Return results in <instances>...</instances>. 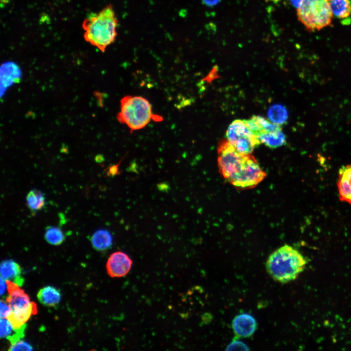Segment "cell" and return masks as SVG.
<instances>
[{"instance_id": "obj_1", "label": "cell", "mask_w": 351, "mask_h": 351, "mask_svg": "<svg viewBox=\"0 0 351 351\" xmlns=\"http://www.w3.org/2000/svg\"><path fill=\"white\" fill-rule=\"evenodd\" d=\"M217 155L219 172L235 187L241 189L255 187L266 176L251 154L239 152L227 138L219 142Z\"/></svg>"}, {"instance_id": "obj_2", "label": "cell", "mask_w": 351, "mask_h": 351, "mask_svg": "<svg viewBox=\"0 0 351 351\" xmlns=\"http://www.w3.org/2000/svg\"><path fill=\"white\" fill-rule=\"evenodd\" d=\"M118 20L111 4L98 13H92L82 24L84 39L104 52L113 43L117 36Z\"/></svg>"}, {"instance_id": "obj_3", "label": "cell", "mask_w": 351, "mask_h": 351, "mask_svg": "<svg viewBox=\"0 0 351 351\" xmlns=\"http://www.w3.org/2000/svg\"><path fill=\"white\" fill-rule=\"evenodd\" d=\"M306 264L300 253L285 244L269 256L266 265L268 273L274 280L286 283L295 279Z\"/></svg>"}, {"instance_id": "obj_4", "label": "cell", "mask_w": 351, "mask_h": 351, "mask_svg": "<svg viewBox=\"0 0 351 351\" xmlns=\"http://www.w3.org/2000/svg\"><path fill=\"white\" fill-rule=\"evenodd\" d=\"M149 101L142 97L126 96L120 100L117 120L126 124L131 132L145 127L154 116Z\"/></svg>"}, {"instance_id": "obj_5", "label": "cell", "mask_w": 351, "mask_h": 351, "mask_svg": "<svg viewBox=\"0 0 351 351\" xmlns=\"http://www.w3.org/2000/svg\"><path fill=\"white\" fill-rule=\"evenodd\" d=\"M8 295L6 301L9 305L11 312L7 318L15 331L25 329L26 322L32 315L37 313L36 304L30 301L28 295L20 286L10 280H5Z\"/></svg>"}, {"instance_id": "obj_6", "label": "cell", "mask_w": 351, "mask_h": 351, "mask_svg": "<svg viewBox=\"0 0 351 351\" xmlns=\"http://www.w3.org/2000/svg\"><path fill=\"white\" fill-rule=\"evenodd\" d=\"M297 15L299 20L311 32L330 25L333 17L328 0H304L297 8Z\"/></svg>"}, {"instance_id": "obj_7", "label": "cell", "mask_w": 351, "mask_h": 351, "mask_svg": "<svg viewBox=\"0 0 351 351\" xmlns=\"http://www.w3.org/2000/svg\"><path fill=\"white\" fill-rule=\"evenodd\" d=\"M133 261L125 253L118 251L112 254L106 263V270L112 277H121L130 271Z\"/></svg>"}, {"instance_id": "obj_8", "label": "cell", "mask_w": 351, "mask_h": 351, "mask_svg": "<svg viewBox=\"0 0 351 351\" xmlns=\"http://www.w3.org/2000/svg\"><path fill=\"white\" fill-rule=\"evenodd\" d=\"M235 334L239 337H248L252 335L257 329V322L254 316L243 313L236 315L232 323Z\"/></svg>"}, {"instance_id": "obj_9", "label": "cell", "mask_w": 351, "mask_h": 351, "mask_svg": "<svg viewBox=\"0 0 351 351\" xmlns=\"http://www.w3.org/2000/svg\"><path fill=\"white\" fill-rule=\"evenodd\" d=\"M21 75L20 69L15 63L6 62L1 65L0 67L1 97L9 87L20 81Z\"/></svg>"}, {"instance_id": "obj_10", "label": "cell", "mask_w": 351, "mask_h": 351, "mask_svg": "<svg viewBox=\"0 0 351 351\" xmlns=\"http://www.w3.org/2000/svg\"><path fill=\"white\" fill-rule=\"evenodd\" d=\"M337 186L339 199L351 204V164L339 169Z\"/></svg>"}, {"instance_id": "obj_11", "label": "cell", "mask_w": 351, "mask_h": 351, "mask_svg": "<svg viewBox=\"0 0 351 351\" xmlns=\"http://www.w3.org/2000/svg\"><path fill=\"white\" fill-rule=\"evenodd\" d=\"M0 277L5 280L13 281L19 286L23 284L20 266L12 260L3 261L0 264Z\"/></svg>"}, {"instance_id": "obj_12", "label": "cell", "mask_w": 351, "mask_h": 351, "mask_svg": "<svg viewBox=\"0 0 351 351\" xmlns=\"http://www.w3.org/2000/svg\"><path fill=\"white\" fill-rule=\"evenodd\" d=\"M244 120L248 128L256 136L261 134L273 131L275 127L274 123L259 116H254Z\"/></svg>"}, {"instance_id": "obj_13", "label": "cell", "mask_w": 351, "mask_h": 351, "mask_svg": "<svg viewBox=\"0 0 351 351\" xmlns=\"http://www.w3.org/2000/svg\"><path fill=\"white\" fill-rule=\"evenodd\" d=\"M252 135L254 134L248 128L244 120H234L230 124L226 131V138L232 144L240 138Z\"/></svg>"}, {"instance_id": "obj_14", "label": "cell", "mask_w": 351, "mask_h": 351, "mask_svg": "<svg viewBox=\"0 0 351 351\" xmlns=\"http://www.w3.org/2000/svg\"><path fill=\"white\" fill-rule=\"evenodd\" d=\"M61 296L59 290L51 286H47L40 289L37 294L39 301L47 307H54L58 305Z\"/></svg>"}, {"instance_id": "obj_15", "label": "cell", "mask_w": 351, "mask_h": 351, "mask_svg": "<svg viewBox=\"0 0 351 351\" xmlns=\"http://www.w3.org/2000/svg\"><path fill=\"white\" fill-rule=\"evenodd\" d=\"M93 247L98 251L109 249L113 244V237L107 230L100 229L96 231L90 238Z\"/></svg>"}, {"instance_id": "obj_16", "label": "cell", "mask_w": 351, "mask_h": 351, "mask_svg": "<svg viewBox=\"0 0 351 351\" xmlns=\"http://www.w3.org/2000/svg\"><path fill=\"white\" fill-rule=\"evenodd\" d=\"M257 137L261 143L271 148L282 146L285 143L286 140L285 135L281 129L261 134Z\"/></svg>"}, {"instance_id": "obj_17", "label": "cell", "mask_w": 351, "mask_h": 351, "mask_svg": "<svg viewBox=\"0 0 351 351\" xmlns=\"http://www.w3.org/2000/svg\"><path fill=\"white\" fill-rule=\"evenodd\" d=\"M261 143L257 136L254 135L240 138L232 144L239 152L249 154Z\"/></svg>"}, {"instance_id": "obj_18", "label": "cell", "mask_w": 351, "mask_h": 351, "mask_svg": "<svg viewBox=\"0 0 351 351\" xmlns=\"http://www.w3.org/2000/svg\"><path fill=\"white\" fill-rule=\"evenodd\" d=\"M330 6L333 15L339 19H345L351 15L350 0H329Z\"/></svg>"}, {"instance_id": "obj_19", "label": "cell", "mask_w": 351, "mask_h": 351, "mask_svg": "<svg viewBox=\"0 0 351 351\" xmlns=\"http://www.w3.org/2000/svg\"><path fill=\"white\" fill-rule=\"evenodd\" d=\"M269 120L279 126L284 124L287 120L288 113L285 106L274 104L271 106L268 112Z\"/></svg>"}, {"instance_id": "obj_20", "label": "cell", "mask_w": 351, "mask_h": 351, "mask_svg": "<svg viewBox=\"0 0 351 351\" xmlns=\"http://www.w3.org/2000/svg\"><path fill=\"white\" fill-rule=\"evenodd\" d=\"M26 203L28 208L32 211L42 209L45 204V198L43 193L37 189L31 190L27 195Z\"/></svg>"}, {"instance_id": "obj_21", "label": "cell", "mask_w": 351, "mask_h": 351, "mask_svg": "<svg viewBox=\"0 0 351 351\" xmlns=\"http://www.w3.org/2000/svg\"><path fill=\"white\" fill-rule=\"evenodd\" d=\"M44 236L45 240L53 245H60L65 239L63 232L57 227H48Z\"/></svg>"}, {"instance_id": "obj_22", "label": "cell", "mask_w": 351, "mask_h": 351, "mask_svg": "<svg viewBox=\"0 0 351 351\" xmlns=\"http://www.w3.org/2000/svg\"><path fill=\"white\" fill-rule=\"evenodd\" d=\"M0 337L7 338L10 337L14 330L10 321L6 318H0Z\"/></svg>"}, {"instance_id": "obj_23", "label": "cell", "mask_w": 351, "mask_h": 351, "mask_svg": "<svg viewBox=\"0 0 351 351\" xmlns=\"http://www.w3.org/2000/svg\"><path fill=\"white\" fill-rule=\"evenodd\" d=\"M32 347L28 343L21 339L18 341L11 346L9 349V351H32Z\"/></svg>"}, {"instance_id": "obj_24", "label": "cell", "mask_w": 351, "mask_h": 351, "mask_svg": "<svg viewBox=\"0 0 351 351\" xmlns=\"http://www.w3.org/2000/svg\"><path fill=\"white\" fill-rule=\"evenodd\" d=\"M227 351L230 350H244L248 351L249 348L243 342L239 340H233L227 347Z\"/></svg>"}, {"instance_id": "obj_25", "label": "cell", "mask_w": 351, "mask_h": 351, "mask_svg": "<svg viewBox=\"0 0 351 351\" xmlns=\"http://www.w3.org/2000/svg\"><path fill=\"white\" fill-rule=\"evenodd\" d=\"M11 309L6 300H0V318H6L11 312Z\"/></svg>"}, {"instance_id": "obj_26", "label": "cell", "mask_w": 351, "mask_h": 351, "mask_svg": "<svg viewBox=\"0 0 351 351\" xmlns=\"http://www.w3.org/2000/svg\"><path fill=\"white\" fill-rule=\"evenodd\" d=\"M122 160L120 162L116 165H113L108 168L107 171V175L108 176H114L116 175H118L119 173L118 171V166Z\"/></svg>"}, {"instance_id": "obj_27", "label": "cell", "mask_w": 351, "mask_h": 351, "mask_svg": "<svg viewBox=\"0 0 351 351\" xmlns=\"http://www.w3.org/2000/svg\"><path fill=\"white\" fill-rule=\"evenodd\" d=\"M203 3L208 6H213L216 5L220 0H202Z\"/></svg>"}, {"instance_id": "obj_28", "label": "cell", "mask_w": 351, "mask_h": 351, "mask_svg": "<svg viewBox=\"0 0 351 351\" xmlns=\"http://www.w3.org/2000/svg\"><path fill=\"white\" fill-rule=\"evenodd\" d=\"M7 284L6 281L0 277V295H2L5 292Z\"/></svg>"}, {"instance_id": "obj_29", "label": "cell", "mask_w": 351, "mask_h": 351, "mask_svg": "<svg viewBox=\"0 0 351 351\" xmlns=\"http://www.w3.org/2000/svg\"><path fill=\"white\" fill-rule=\"evenodd\" d=\"M304 0H290L291 3L296 8H298Z\"/></svg>"}, {"instance_id": "obj_30", "label": "cell", "mask_w": 351, "mask_h": 351, "mask_svg": "<svg viewBox=\"0 0 351 351\" xmlns=\"http://www.w3.org/2000/svg\"><path fill=\"white\" fill-rule=\"evenodd\" d=\"M328 0L329 1V0Z\"/></svg>"}]
</instances>
